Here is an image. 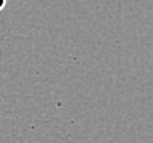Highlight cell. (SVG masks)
I'll list each match as a JSON object with an SVG mask.
<instances>
[{"mask_svg": "<svg viewBox=\"0 0 153 143\" xmlns=\"http://www.w3.org/2000/svg\"><path fill=\"white\" fill-rule=\"evenodd\" d=\"M6 8V0H0V11H3Z\"/></svg>", "mask_w": 153, "mask_h": 143, "instance_id": "obj_1", "label": "cell"}]
</instances>
